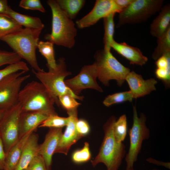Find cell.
Returning <instances> with one entry per match:
<instances>
[{"instance_id":"6da1fadb","label":"cell","mask_w":170,"mask_h":170,"mask_svg":"<svg viewBox=\"0 0 170 170\" xmlns=\"http://www.w3.org/2000/svg\"><path fill=\"white\" fill-rule=\"evenodd\" d=\"M18 103L22 112L38 111L48 116L57 115L54 106H59L58 98L41 82L32 81L27 83L20 91Z\"/></svg>"},{"instance_id":"7a4b0ae2","label":"cell","mask_w":170,"mask_h":170,"mask_svg":"<svg viewBox=\"0 0 170 170\" xmlns=\"http://www.w3.org/2000/svg\"><path fill=\"white\" fill-rule=\"evenodd\" d=\"M42 30L22 28L3 37L6 43L22 59L25 60L36 71H41L37 62L36 51Z\"/></svg>"},{"instance_id":"3957f363","label":"cell","mask_w":170,"mask_h":170,"mask_svg":"<svg viewBox=\"0 0 170 170\" xmlns=\"http://www.w3.org/2000/svg\"><path fill=\"white\" fill-rule=\"evenodd\" d=\"M47 3L52 14V30L44 38L57 45L72 48L77 33L75 24L61 8L57 0H48Z\"/></svg>"},{"instance_id":"277c9868","label":"cell","mask_w":170,"mask_h":170,"mask_svg":"<svg viewBox=\"0 0 170 170\" xmlns=\"http://www.w3.org/2000/svg\"><path fill=\"white\" fill-rule=\"evenodd\" d=\"M116 119L115 116H111L103 126L104 136L99 151L91 161L94 167L102 163L106 167L107 170H118L126 155L124 144L116 142L114 136L113 126Z\"/></svg>"},{"instance_id":"5b68a950","label":"cell","mask_w":170,"mask_h":170,"mask_svg":"<svg viewBox=\"0 0 170 170\" xmlns=\"http://www.w3.org/2000/svg\"><path fill=\"white\" fill-rule=\"evenodd\" d=\"M56 62V67L54 70H48V72H45L44 70L37 71L32 69V72L39 82L57 98L67 94L75 99L82 100L84 97L75 94L65 83V78L71 75V72L66 70L65 59L60 58Z\"/></svg>"},{"instance_id":"8992f818","label":"cell","mask_w":170,"mask_h":170,"mask_svg":"<svg viewBox=\"0 0 170 170\" xmlns=\"http://www.w3.org/2000/svg\"><path fill=\"white\" fill-rule=\"evenodd\" d=\"M98 78L104 85L108 86L109 81L115 80L121 86L125 81L130 69L121 63L113 55L110 50L104 49L97 52L95 55Z\"/></svg>"},{"instance_id":"52a82bcc","label":"cell","mask_w":170,"mask_h":170,"mask_svg":"<svg viewBox=\"0 0 170 170\" xmlns=\"http://www.w3.org/2000/svg\"><path fill=\"white\" fill-rule=\"evenodd\" d=\"M163 0H134L119 13L117 27L143 22L159 11Z\"/></svg>"},{"instance_id":"ba28073f","label":"cell","mask_w":170,"mask_h":170,"mask_svg":"<svg viewBox=\"0 0 170 170\" xmlns=\"http://www.w3.org/2000/svg\"><path fill=\"white\" fill-rule=\"evenodd\" d=\"M146 116L143 113H141L138 117L136 106H133V124L129 130L130 146L125 158L126 164L125 170L134 169L133 164L137 161L142 142L150 137V130L146 125Z\"/></svg>"},{"instance_id":"9c48e42d","label":"cell","mask_w":170,"mask_h":170,"mask_svg":"<svg viewBox=\"0 0 170 170\" xmlns=\"http://www.w3.org/2000/svg\"><path fill=\"white\" fill-rule=\"evenodd\" d=\"M25 72L13 73L0 81V109L7 111L18 103L21 85L30 77L29 74L23 75Z\"/></svg>"},{"instance_id":"30bf717a","label":"cell","mask_w":170,"mask_h":170,"mask_svg":"<svg viewBox=\"0 0 170 170\" xmlns=\"http://www.w3.org/2000/svg\"><path fill=\"white\" fill-rule=\"evenodd\" d=\"M21 109L18 103L7 110L0 122V137L6 154L19 138V119Z\"/></svg>"},{"instance_id":"8fae6325","label":"cell","mask_w":170,"mask_h":170,"mask_svg":"<svg viewBox=\"0 0 170 170\" xmlns=\"http://www.w3.org/2000/svg\"><path fill=\"white\" fill-rule=\"evenodd\" d=\"M98 72L96 65H85L82 67L79 73L73 77L65 80V83L73 93L79 95L85 89L91 88L102 92L103 90L96 81Z\"/></svg>"},{"instance_id":"7c38bea8","label":"cell","mask_w":170,"mask_h":170,"mask_svg":"<svg viewBox=\"0 0 170 170\" xmlns=\"http://www.w3.org/2000/svg\"><path fill=\"white\" fill-rule=\"evenodd\" d=\"M122 10L114 0H97L92 10L77 20L76 23L79 28L87 27L94 25L100 19L111 13H119Z\"/></svg>"},{"instance_id":"4fadbf2b","label":"cell","mask_w":170,"mask_h":170,"mask_svg":"<svg viewBox=\"0 0 170 170\" xmlns=\"http://www.w3.org/2000/svg\"><path fill=\"white\" fill-rule=\"evenodd\" d=\"M77 108L67 110L68 121L54 153H60L67 155L71 146L83 137L78 133L76 128L78 120Z\"/></svg>"},{"instance_id":"5bb4252c","label":"cell","mask_w":170,"mask_h":170,"mask_svg":"<svg viewBox=\"0 0 170 170\" xmlns=\"http://www.w3.org/2000/svg\"><path fill=\"white\" fill-rule=\"evenodd\" d=\"M133 97L137 99L149 94L156 90L157 81L154 78L144 79L142 76L133 71H130L125 79Z\"/></svg>"},{"instance_id":"9a60e30c","label":"cell","mask_w":170,"mask_h":170,"mask_svg":"<svg viewBox=\"0 0 170 170\" xmlns=\"http://www.w3.org/2000/svg\"><path fill=\"white\" fill-rule=\"evenodd\" d=\"M62 128H50L44 141L39 144V155L44 159L48 170H50L52 156L63 134Z\"/></svg>"},{"instance_id":"2e32d148","label":"cell","mask_w":170,"mask_h":170,"mask_svg":"<svg viewBox=\"0 0 170 170\" xmlns=\"http://www.w3.org/2000/svg\"><path fill=\"white\" fill-rule=\"evenodd\" d=\"M49 116L40 112H21L19 119V138L34 131Z\"/></svg>"},{"instance_id":"e0dca14e","label":"cell","mask_w":170,"mask_h":170,"mask_svg":"<svg viewBox=\"0 0 170 170\" xmlns=\"http://www.w3.org/2000/svg\"><path fill=\"white\" fill-rule=\"evenodd\" d=\"M111 48L128 60L131 64L142 66L148 61L147 58L139 48L130 46L125 42L118 43L114 40Z\"/></svg>"},{"instance_id":"ac0fdd59","label":"cell","mask_w":170,"mask_h":170,"mask_svg":"<svg viewBox=\"0 0 170 170\" xmlns=\"http://www.w3.org/2000/svg\"><path fill=\"white\" fill-rule=\"evenodd\" d=\"M38 136L33 132L29 136L24 147L18 163L14 170H22L39 155Z\"/></svg>"},{"instance_id":"d6986e66","label":"cell","mask_w":170,"mask_h":170,"mask_svg":"<svg viewBox=\"0 0 170 170\" xmlns=\"http://www.w3.org/2000/svg\"><path fill=\"white\" fill-rule=\"evenodd\" d=\"M160 11L150 26L151 35L157 38L162 36L170 27V4L162 7Z\"/></svg>"},{"instance_id":"ffe728a7","label":"cell","mask_w":170,"mask_h":170,"mask_svg":"<svg viewBox=\"0 0 170 170\" xmlns=\"http://www.w3.org/2000/svg\"><path fill=\"white\" fill-rule=\"evenodd\" d=\"M34 132L31 131L20 137L6 155L3 170H14L20 158L24 147L30 135Z\"/></svg>"},{"instance_id":"44dd1931","label":"cell","mask_w":170,"mask_h":170,"mask_svg":"<svg viewBox=\"0 0 170 170\" xmlns=\"http://www.w3.org/2000/svg\"><path fill=\"white\" fill-rule=\"evenodd\" d=\"M5 14L25 28L42 30L44 27L39 18L18 13L13 10L10 6H9Z\"/></svg>"},{"instance_id":"7402d4cb","label":"cell","mask_w":170,"mask_h":170,"mask_svg":"<svg viewBox=\"0 0 170 170\" xmlns=\"http://www.w3.org/2000/svg\"><path fill=\"white\" fill-rule=\"evenodd\" d=\"M61 8L71 19H74L85 4L83 0H57Z\"/></svg>"},{"instance_id":"603a6c76","label":"cell","mask_w":170,"mask_h":170,"mask_svg":"<svg viewBox=\"0 0 170 170\" xmlns=\"http://www.w3.org/2000/svg\"><path fill=\"white\" fill-rule=\"evenodd\" d=\"M54 44L47 41L44 42L40 41L39 42L37 48L39 51L46 59L47 64L46 65L48 70H54L57 66L54 52Z\"/></svg>"},{"instance_id":"cb8c5ba5","label":"cell","mask_w":170,"mask_h":170,"mask_svg":"<svg viewBox=\"0 0 170 170\" xmlns=\"http://www.w3.org/2000/svg\"><path fill=\"white\" fill-rule=\"evenodd\" d=\"M115 14L111 13L104 18V35L103 38L104 49L110 50L113 38L115 24L114 18Z\"/></svg>"},{"instance_id":"d4e9b609","label":"cell","mask_w":170,"mask_h":170,"mask_svg":"<svg viewBox=\"0 0 170 170\" xmlns=\"http://www.w3.org/2000/svg\"><path fill=\"white\" fill-rule=\"evenodd\" d=\"M22 28L6 14H0V41L6 36Z\"/></svg>"},{"instance_id":"484cf974","label":"cell","mask_w":170,"mask_h":170,"mask_svg":"<svg viewBox=\"0 0 170 170\" xmlns=\"http://www.w3.org/2000/svg\"><path fill=\"white\" fill-rule=\"evenodd\" d=\"M168 53H170V27L162 36L157 38V45L152 57L153 60H156Z\"/></svg>"},{"instance_id":"4316f807","label":"cell","mask_w":170,"mask_h":170,"mask_svg":"<svg viewBox=\"0 0 170 170\" xmlns=\"http://www.w3.org/2000/svg\"><path fill=\"white\" fill-rule=\"evenodd\" d=\"M114 136L116 142H122L125 139L127 131V122L126 116L123 114L118 120L114 121L113 126Z\"/></svg>"},{"instance_id":"83f0119b","label":"cell","mask_w":170,"mask_h":170,"mask_svg":"<svg viewBox=\"0 0 170 170\" xmlns=\"http://www.w3.org/2000/svg\"><path fill=\"white\" fill-rule=\"evenodd\" d=\"M133 99L130 91L116 93L108 95L103 101L104 105L107 107L112 105L126 101L131 102Z\"/></svg>"},{"instance_id":"f1b7e54d","label":"cell","mask_w":170,"mask_h":170,"mask_svg":"<svg viewBox=\"0 0 170 170\" xmlns=\"http://www.w3.org/2000/svg\"><path fill=\"white\" fill-rule=\"evenodd\" d=\"M29 70L26 63L22 61L9 65L4 68L0 70V81L13 73L20 71L26 72Z\"/></svg>"},{"instance_id":"f546056e","label":"cell","mask_w":170,"mask_h":170,"mask_svg":"<svg viewBox=\"0 0 170 170\" xmlns=\"http://www.w3.org/2000/svg\"><path fill=\"white\" fill-rule=\"evenodd\" d=\"M68 121V117H62L58 115H51L46 119L38 127L62 128L66 126Z\"/></svg>"},{"instance_id":"4dcf8cb0","label":"cell","mask_w":170,"mask_h":170,"mask_svg":"<svg viewBox=\"0 0 170 170\" xmlns=\"http://www.w3.org/2000/svg\"><path fill=\"white\" fill-rule=\"evenodd\" d=\"M91 158L89 145L88 142H85L83 147L75 151L72 156V160L76 163H81L89 161Z\"/></svg>"},{"instance_id":"1f68e13d","label":"cell","mask_w":170,"mask_h":170,"mask_svg":"<svg viewBox=\"0 0 170 170\" xmlns=\"http://www.w3.org/2000/svg\"><path fill=\"white\" fill-rule=\"evenodd\" d=\"M21 58L13 51L0 49V67L6 64L15 63L21 61Z\"/></svg>"},{"instance_id":"d6a6232c","label":"cell","mask_w":170,"mask_h":170,"mask_svg":"<svg viewBox=\"0 0 170 170\" xmlns=\"http://www.w3.org/2000/svg\"><path fill=\"white\" fill-rule=\"evenodd\" d=\"M60 105H61L67 110L77 108L81 104L76 99L68 94H65L58 98Z\"/></svg>"},{"instance_id":"836d02e7","label":"cell","mask_w":170,"mask_h":170,"mask_svg":"<svg viewBox=\"0 0 170 170\" xmlns=\"http://www.w3.org/2000/svg\"><path fill=\"white\" fill-rule=\"evenodd\" d=\"M19 6L26 9L37 10L43 13L46 11L39 0H21Z\"/></svg>"},{"instance_id":"e575fe53","label":"cell","mask_w":170,"mask_h":170,"mask_svg":"<svg viewBox=\"0 0 170 170\" xmlns=\"http://www.w3.org/2000/svg\"><path fill=\"white\" fill-rule=\"evenodd\" d=\"M22 170H48L44 159L41 156L39 155Z\"/></svg>"},{"instance_id":"d590c367","label":"cell","mask_w":170,"mask_h":170,"mask_svg":"<svg viewBox=\"0 0 170 170\" xmlns=\"http://www.w3.org/2000/svg\"><path fill=\"white\" fill-rule=\"evenodd\" d=\"M155 73L158 79L162 80L167 87H169L170 82V69L157 68Z\"/></svg>"},{"instance_id":"8d00e7d4","label":"cell","mask_w":170,"mask_h":170,"mask_svg":"<svg viewBox=\"0 0 170 170\" xmlns=\"http://www.w3.org/2000/svg\"><path fill=\"white\" fill-rule=\"evenodd\" d=\"M156 60L157 68L170 69V53L161 56Z\"/></svg>"},{"instance_id":"74e56055","label":"cell","mask_w":170,"mask_h":170,"mask_svg":"<svg viewBox=\"0 0 170 170\" xmlns=\"http://www.w3.org/2000/svg\"><path fill=\"white\" fill-rule=\"evenodd\" d=\"M76 128L78 133L83 137L88 134L90 131V127L88 122L83 119L78 120Z\"/></svg>"},{"instance_id":"f35d334b","label":"cell","mask_w":170,"mask_h":170,"mask_svg":"<svg viewBox=\"0 0 170 170\" xmlns=\"http://www.w3.org/2000/svg\"><path fill=\"white\" fill-rule=\"evenodd\" d=\"M6 154L5 151L2 140L0 137V170H3L6 159Z\"/></svg>"},{"instance_id":"ab89813d","label":"cell","mask_w":170,"mask_h":170,"mask_svg":"<svg viewBox=\"0 0 170 170\" xmlns=\"http://www.w3.org/2000/svg\"><path fill=\"white\" fill-rule=\"evenodd\" d=\"M146 161L150 163L154 164L157 166L163 167L169 169H170V162H163L152 158H148L146 159Z\"/></svg>"},{"instance_id":"60d3db41","label":"cell","mask_w":170,"mask_h":170,"mask_svg":"<svg viewBox=\"0 0 170 170\" xmlns=\"http://www.w3.org/2000/svg\"><path fill=\"white\" fill-rule=\"evenodd\" d=\"M134 0H114L117 5L122 10L128 6Z\"/></svg>"},{"instance_id":"b9f144b4","label":"cell","mask_w":170,"mask_h":170,"mask_svg":"<svg viewBox=\"0 0 170 170\" xmlns=\"http://www.w3.org/2000/svg\"><path fill=\"white\" fill-rule=\"evenodd\" d=\"M9 6L7 0H0V14H5Z\"/></svg>"},{"instance_id":"7bdbcfd3","label":"cell","mask_w":170,"mask_h":170,"mask_svg":"<svg viewBox=\"0 0 170 170\" xmlns=\"http://www.w3.org/2000/svg\"><path fill=\"white\" fill-rule=\"evenodd\" d=\"M6 111V110L0 109V122L4 117Z\"/></svg>"},{"instance_id":"ee69618b","label":"cell","mask_w":170,"mask_h":170,"mask_svg":"<svg viewBox=\"0 0 170 170\" xmlns=\"http://www.w3.org/2000/svg\"><path fill=\"white\" fill-rule=\"evenodd\" d=\"M134 170V169H133V170ZM152 170H160L157 169H154Z\"/></svg>"}]
</instances>
